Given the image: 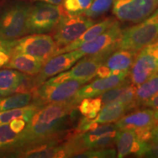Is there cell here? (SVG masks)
Listing matches in <instances>:
<instances>
[{
	"instance_id": "obj_33",
	"label": "cell",
	"mask_w": 158,
	"mask_h": 158,
	"mask_svg": "<svg viewBox=\"0 0 158 158\" xmlns=\"http://www.w3.org/2000/svg\"><path fill=\"white\" fill-rule=\"evenodd\" d=\"M11 55L5 51H0V68L4 67L9 62Z\"/></svg>"
},
{
	"instance_id": "obj_30",
	"label": "cell",
	"mask_w": 158,
	"mask_h": 158,
	"mask_svg": "<svg viewBox=\"0 0 158 158\" xmlns=\"http://www.w3.org/2000/svg\"><path fill=\"white\" fill-rule=\"evenodd\" d=\"M27 125V122L22 118H15L9 123L10 129L15 133L19 134L24 130Z\"/></svg>"
},
{
	"instance_id": "obj_4",
	"label": "cell",
	"mask_w": 158,
	"mask_h": 158,
	"mask_svg": "<svg viewBox=\"0 0 158 158\" xmlns=\"http://www.w3.org/2000/svg\"><path fill=\"white\" fill-rule=\"evenodd\" d=\"M31 6L25 2L9 5L0 13V35L15 40L27 34V19Z\"/></svg>"
},
{
	"instance_id": "obj_7",
	"label": "cell",
	"mask_w": 158,
	"mask_h": 158,
	"mask_svg": "<svg viewBox=\"0 0 158 158\" xmlns=\"http://www.w3.org/2000/svg\"><path fill=\"white\" fill-rule=\"evenodd\" d=\"M86 81L69 80L59 84H48L43 82L33 92L32 103L42 106L48 103L62 102L70 100Z\"/></svg>"
},
{
	"instance_id": "obj_10",
	"label": "cell",
	"mask_w": 158,
	"mask_h": 158,
	"mask_svg": "<svg viewBox=\"0 0 158 158\" xmlns=\"http://www.w3.org/2000/svg\"><path fill=\"white\" fill-rule=\"evenodd\" d=\"M81 58L82 56L78 49L51 57L44 62L39 73L33 77L35 88L38 87L46 79L70 69L78 59Z\"/></svg>"
},
{
	"instance_id": "obj_11",
	"label": "cell",
	"mask_w": 158,
	"mask_h": 158,
	"mask_svg": "<svg viewBox=\"0 0 158 158\" xmlns=\"http://www.w3.org/2000/svg\"><path fill=\"white\" fill-rule=\"evenodd\" d=\"M130 68V81L138 87L154 75L158 73V59L146 46L136 54Z\"/></svg>"
},
{
	"instance_id": "obj_20",
	"label": "cell",
	"mask_w": 158,
	"mask_h": 158,
	"mask_svg": "<svg viewBox=\"0 0 158 158\" xmlns=\"http://www.w3.org/2000/svg\"><path fill=\"white\" fill-rule=\"evenodd\" d=\"M43 64L44 62L41 59L17 53L11 55L9 62L4 67L19 70L26 75L35 76L39 73Z\"/></svg>"
},
{
	"instance_id": "obj_15",
	"label": "cell",
	"mask_w": 158,
	"mask_h": 158,
	"mask_svg": "<svg viewBox=\"0 0 158 158\" xmlns=\"http://www.w3.org/2000/svg\"><path fill=\"white\" fill-rule=\"evenodd\" d=\"M137 52L118 49L111 53L105 59L97 71L99 78H107L122 71L130 70L135 60Z\"/></svg>"
},
{
	"instance_id": "obj_27",
	"label": "cell",
	"mask_w": 158,
	"mask_h": 158,
	"mask_svg": "<svg viewBox=\"0 0 158 158\" xmlns=\"http://www.w3.org/2000/svg\"><path fill=\"white\" fill-rule=\"evenodd\" d=\"M94 0H64L62 4L66 13L82 15L90 7Z\"/></svg>"
},
{
	"instance_id": "obj_28",
	"label": "cell",
	"mask_w": 158,
	"mask_h": 158,
	"mask_svg": "<svg viewBox=\"0 0 158 158\" xmlns=\"http://www.w3.org/2000/svg\"><path fill=\"white\" fill-rule=\"evenodd\" d=\"M115 0H94L89 8L84 12L85 16L95 19L104 14L113 5Z\"/></svg>"
},
{
	"instance_id": "obj_37",
	"label": "cell",
	"mask_w": 158,
	"mask_h": 158,
	"mask_svg": "<svg viewBox=\"0 0 158 158\" xmlns=\"http://www.w3.org/2000/svg\"><path fill=\"white\" fill-rule=\"evenodd\" d=\"M155 116L156 119H157V121L158 122V110H155Z\"/></svg>"
},
{
	"instance_id": "obj_38",
	"label": "cell",
	"mask_w": 158,
	"mask_h": 158,
	"mask_svg": "<svg viewBox=\"0 0 158 158\" xmlns=\"http://www.w3.org/2000/svg\"><path fill=\"white\" fill-rule=\"evenodd\" d=\"M157 40H158V39H157Z\"/></svg>"
},
{
	"instance_id": "obj_23",
	"label": "cell",
	"mask_w": 158,
	"mask_h": 158,
	"mask_svg": "<svg viewBox=\"0 0 158 158\" xmlns=\"http://www.w3.org/2000/svg\"><path fill=\"white\" fill-rule=\"evenodd\" d=\"M33 92H17L10 95L0 97V112L21 108L31 103Z\"/></svg>"
},
{
	"instance_id": "obj_3",
	"label": "cell",
	"mask_w": 158,
	"mask_h": 158,
	"mask_svg": "<svg viewBox=\"0 0 158 158\" xmlns=\"http://www.w3.org/2000/svg\"><path fill=\"white\" fill-rule=\"evenodd\" d=\"M116 50V43L110 48L83 58L70 70L60 73L45 81V84H59L69 80L84 81L87 83L97 76V71L105 59Z\"/></svg>"
},
{
	"instance_id": "obj_35",
	"label": "cell",
	"mask_w": 158,
	"mask_h": 158,
	"mask_svg": "<svg viewBox=\"0 0 158 158\" xmlns=\"http://www.w3.org/2000/svg\"><path fill=\"white\" fill-rule=\"evenodd\" d=\"M150 141L152 143L158 144V124L154 127L152 131L151 140Z\"/></svg>"
},
{
	"instance_id": "obj_36",
	"label": "cell",
	"mask_w": 158,
	"mask_h": 158,
	"mask_svg": "<svg viewBox=\"0 0 158 158\" xmlns=\"http://www.w3.org/2000/svg\"><path fill=\"white\" fill-rule=\"evenodd\" d=\"M34 2H44L47 4L54 5H61L64 0H32Z\"/></svg>"
},
{
	"instance_id": "obj_14",
	"label": "cell",
	"mask_w": 158,
	"mask_h": 158,
	"mask_svg": "<svg viewBox=\"0 0 158 158\" xmlns=\"http://www.w3.org/2000/svg\"><path fill=\"white\" fill-rule=\"evenodd\" d=\"M116 144L118 153L116 157L122 158L129 155L138 157H144L149 149L150 143L138 137L135 130H120L116 136Z\"/></svg>"
},
{
	"instance_id": "obj_13",
	"label": "cell",
	"mask_w": 158,
	"mask_h": 158,
	"mask_svg": "<svg viewBox=\"0 0 158 158\" xmlns=\"http://www.w3.org/2000/svg\"><path fill=\"white\" fill-rule=\"evenodd\" d=\"M130 70L122 71L118 73L112 75L107 78L96 79L87 85L81 86L73 98L79 104L83 99L94 98L110 89L122 84L127 80Z\"/></svg>"
},
{
	"instance_id": "obj_1",
	"label": "cell",
	"mask_w": 158,
	"mask_h": 158,
	"mask_svg": "<svg viewBox=\"0 0 158 158\" xmlns=\"http://www.w3.org/2000/svg\"><path fill=\"white\" fill-rule=\"evenodd\" d=\"M78 105L71 98L64 102L46 104L39 108L27 122L24 130L19 134L16 150L59 139L76 119Z\"/></svg>"
},
{
	"instance_id": "obj_32",
	"label": "cell",
	"mask_w": 158,
	"mask_h": 158,
	"mask_svg": "<svg viewBox=\"0 0 158 158\" xmlns=\"http://www.w3.org/2000/svg\"><path fill=\"white\" fill-rule=\"evenodd\" d=\"M13 40H6L0 35V51H7L10 54V48ZM11 55V54H10Z\"/></svg>"
},
{
	"instance_id": "obj_21",
	"label": "cell",
	"mask_w": 158,
	"mask_h": 158,
	"mask_svg": "<svg viewBox=\"0 0 158 158\" xmlns=\"http://www.w3.org/2000/svg\"><path fill=\"white\" fill-rule=\"evenodd\" d=\"M137 107L135 104L114 102L103 106L94 121L98 124L112 123L119 119L129 110Z\"/></svg>"
},
{
	"instance_id": "obj_29",
	"label": "cell",
	"mask_w": 158,
	"mask_h": 158,
	"mask_svg": "<svg viewBox=\"0 0 158 158\" xmlns=\"http://www.w3.org/2000/svg\"><path fill=\"white\" fill-rule=\"evenodd\" d=\"M116 152L113 148L108 147L103 149H88L74 155L78 158H110L116 157Z\"/></svg>"
},
{
	"instance_id": "obj_6",
	"label": "cell",
	"mask_w": 158,
	"mask_h": 158,
	"mask_svg": "<svg viewBox=\"0 0 158 158\" xmlns=\"http://www.w3.org/2000/svg\"><path fill=\"white\" fill-rule=\"evenodd\" d=\"M56 45L51 35L32 34L13 40L10 54H23L40 59L43 62L54 56Z\"/></svg>"
},
{
	"instance_id": "obj_2",
	"label": "cell",
	"mask_w": 158,
	"mask_h": 158,
	"mask_svg": "<svg viewBox=\"0 0 158 158\" xmlns=\"http://www.w3.org/2000/svg\"><path fill=\"white\" fill-rule=\"evenodd\" d=\"M158 39V9L139 23L122 29L116 43V50H129L138 52Z\"/></svg>"
},
{
	"instance_id": "obj_9",
	"label": "cell",
	"mask_w": 158,
	"mask_h": 158,
	"mask_svg": "<svg viewBox=\"0 0 158 158\" xmlns=\"http://www.w3.org/2000/svg\"><path fill=\"white\" fill-rule=\"evenodd\" d=\"M158 9V0H115L113 13L118 20L139 23Z\"/></svg>"
},
{
	"instance_id": "obj_16",
	"label": "cell",
	"mask_w": 158,
	"mask_h": 158,
	"mask_svg": "<svg viewBox=\"0 0 158 158\" xmlns=\"http://www.w3.org/2000/svg\"><path fill=\"white\" fill-rule=\"evenodd\" d=\"M122 32V29L119 23L115 21L109 28L94 39L84 43L78 48V51L82 57L86 55L98 54L115 45L121 37Z\"/></svg>"
},
{
	"instance_id": "obj_26",
	"label": "cell",
	"mask_w": 158,
	"mask_h": 158,
	"mask_svg": "<svg viewBox=\"0 0 158 158\" xmlns=\"http://www.w3.org/2000/svg\"><path fill=\"white\" fill-rule=\"evenodd\" d=\"M102 107V100L100 98H89L83 99L78 105V110L83 116L93 119Z\"/></svg>"
},
{
	"instance_id": "obj_18",
	"label": "cell",
	"mask_w": 158,
	"mask_h": 158,
	"mask_svg": "<svg viewBox=\"0 0 158 158\" xmlns=\"http://www.w3.org/2000/svg\"><path fill=\"white\" fill-rule=\"evenodd\" d=\"M136 90L137 86L133 84H130L129 80H127L122 84L106 91L98 97L101 99L102 106L114 102H124L135 104L138 107Z\"/></svg>"
},
{
	"instance_id": "obj_22",
	"label": "cell",
	"mask_w": 158,
	"mask_h": 158,
	"mask_svg": "<svg viewBox=\"0 0 158 158\" xmlns=\"http://www.w3.org/2000/svg\"><path fill=\"white\" fill-rule=\"evenodd\" d=\"M40 108L41 106L31 102L28 106L23 107L0 112V124H9L15 118H22L27 123L36 113L37 110Z\"/></svg>"
},
{
	"instance_id": "obj_8",
	"label": "cell",
	"mask_w": 158,
	"mask_h": 158,
	"mask_svg": "<svg viewBox=\"0 0 158 158\" xmlns=\"http://www.w3.org/2000/svg\"><path fill=\"white\" fill-rule=\"evenodd\" d=\"M94 23L93 19L85 15L65 13L54 28L53 39L57 48L73 42Z\"/></svg>"
},
{
	"instance_id": "obj_25",
	"label": "cell",
	"mask_w": 158,
	"mask_h": 158,
	"mask_svg": "<svg viewBox=\"0 0 158 158\" xmlns=\"http://www.w3.org/2000/svg\"><path fill=\"white\" fill-rule=\"evenodd\" d=\"M157 93H158V73L154 75L137 87L136 101L138 106H141L142 102Z\"/></svg>"
},
{
	"instance_id": "obj_17",
	"label": "cell",
	"mask_w": 158,
	"mask_h": 158,
	"mask_svg": "<svg viewBox=\"0 0 158 158\" xmlns=\"http://www.w3.org/2000/svg\"><path fill=\"white\" fill-rule=\"evenodd\" d=\"M155 110H138L127 115H124L116 122L119 130L134 129L137 132H152L158 124L155 116Z\"/></svg>"
},
{
	"instance_id": "obj_12",
	"label": "cell",
	"mask_w": 158,
	"mask_h": 158,
	"mask_svg": "<svg viewBox=\"0 0 158 158\" xmlns=\"http://www.w3.org/2000/svg\"><path fill=\"white\" fill-rule=\"evenodd\" d=\"M35 89L33 77L13 69L0 70V97L29 91L33 92Z\"/></svg>"
},
{
	"instance_id": "obj_19",
	"label": "cell",
	"mask_w": 158,
	"mask_h": 158,
	"mask_svg": "<svg viewBox=\"0 0 158 158\" xmlns=\"http://www.w3.org/2000/svg\"><path fill=\"white\" fill-rule=\"evenodd\" d=\"M114 21H115V20L113 18L110 17L102 20V21H100V22L94 23L93 25L91 26L89 28L86 29L78 39L74 40L73 42L65 45V46L62 47V48H57L56 51L54 52V56L63 54V53L69 52V51L76 50V49L79 48L84 43L92 40H93L98 37V35L102 34L103 31H106V29L109 28L110 26L113 24Z\"/></svg>"
},
{
	"instance_id": "obj_24",
	"label": "cell",
	"mask_w": 158,
	"mask_h": 158,
	"mask_svg": "<svg viewBox=\"0 0 158 158\" xmlns=\"http://www.w3.org/2000/svg\"><path fill=\"white\" fill-rule=\"evenodd\" d=\"M19 134L10 127L9 124H0V154L16 150Z\"/></svg>"
},
{
	"instance_id": "obj_31",
	"label": "cell",
	"mask_w": 158,
	"mask_h": 158,
	"mask_svg": "<svg viewBox=\"0 0 158 158\" xmlns=\"http://www.w3.org/2000/svg\"><path fill=\"white\" fill-rule=\"evenodd\" d=\"M141 106L144 107L151 108L153 109L158 110V93L154 94L151 98H148L141 103Z\"/></svg>"
},
{
	"instance_id": "obj_34",
	"label": "cell",
	"mask_w": 158,
	"mask_h": 158,
	"mask_svg": "<svg viewBox=\"0 0 158 158\" xmlns=\"http://www.w3.org/2000/svg\"><path fill=\"white\" fill-rule=\"evenodd\" d=\"M148 48L151 51V53L155 56L156 58L158 59V40L154 42L152 44L147 45Z\"/></svg>"
},
{
	"instance_id": "obj_5",
	"label": "cell",
	"mask_w": 158,
	"mask_h": 158,
	"mask_svg": "<svg viewBox=\"0 0 158 158\" xmlns=\"http://www.w3.org/2000/svg\"><path fill=\"white\" fill-rule=\"evenodd\" d=\"M65 13L62 5L37 2L31 6L27 19V34H44L52 31Z\"/></svg>"
}]
</instances>
